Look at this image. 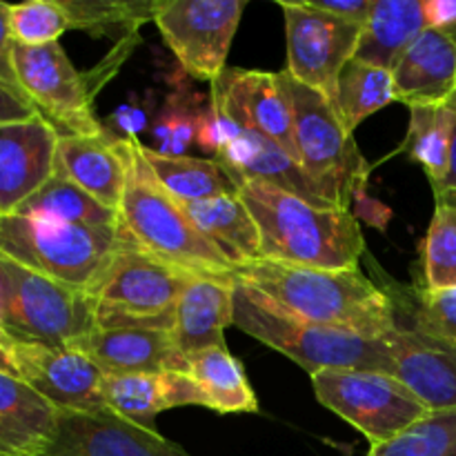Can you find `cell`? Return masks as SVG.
Listing matches in <instances>:
<instances>
[{
  "label": "cell",
  "mask_w": 456,
  "mask_h": 456,
  "mask_svg": "<svg viewBox=\"0 0 456 456\" xmlns=\"http://www.w3.org/2000/svg\"><path fill=\"white\" fill-rule=\"evenodd\" d=\"M232 276L312 323L363 337H387L399 330L390 294L361 270H321L256 258L236 267Z\"/></svg>",
  "instance_id": "obj_1"
},
{
  "label": "cell",
  "mask_w": 456,
  "mask_h": 456,
  "mask_svg": "<svg viewBox=\"0 0 456 456\" xmlns=\"http://www.w3.org/2000/svg\"><path fill=\"white\" fill-rule=\"evenodd\" d=\"M261 234V258L321 270H359L365 239L354 212L316 208L261 181H234Z\"/></svg>",
  "instance_id": "obj_2"
},
{
  "label": "cell",
  "mask_w": 456,
  "mask_h": 456,
  "mask_svg": "<svg viewBox=\"0 0 456 456\" xmlns=\"http://www.w3.org/2000/svg\"><path fill=\"white\" fill-rule=\"evenodd\" d=\"M234 279V276H232ZM234 325L263 346L281 352L312 374L325 370L390 372L396 332L363 337L289 314L274 301L234 279Z\"/></svg>",
  "instance_id": "obj_3"
},
{
  "label": "cell",
  "mask_w": 456,
  "mask_h": 456,
  "mask_svg": "<svg viewBox=\"0 0 456 456\" xmlns=\"http://www.w3.org/2000/svg\"><path fill=\"white\" fill-rule=\"evenodd\" d=\"M118 227L145 252L194 276H232L236 265L223 256L191 223L183 205L156 181L134 142L127 185L118 208Z\"/></svg>",
  "instance_id": "obj_4"
},
{
  "label": "cell",
  "mask_w": 456,
  "mask_h": 456,
  "mask_svg": "<svg viewBox=\"0 0 456 456\" xmlns=\"http://www.w3.org/2000/svg\"><path fill=\"white\" fill-rule=\"evenodd\" d=\"M196 276L138 248L118 227V248L92 292L96 330H167Z\"/></svg>",
  "instance_id": "obj_5"
},
{
  "label": "cell",
  "mask_w": 456,
  "mask_h": 456,
  "mask_svg": "<svg viewBox=\"0 0 456 456\" xmlns=\"http://www.w3.org/2000/svg\"><path fill=\"white\" fill-rule=\"evenodd\" d=\"M118 248V227H83L43 218L0 216V254L92 297Z\"/></svg>",
  "instance_id": "obj_6"
},
{
  "label": "cell",
  "mask_w": 456,
  "mask_h": 456,
  "mask_svg": "<svg viewBox=\"0 0 456 456\" xmlns=\"http://www.w3.org/2000/svg\"><path fill=\"white\" fill-rule=\"evenodd\" d=\"M285 74L294 111V145L298 165L330 205L350 209L365 191L370 165L346 129L337 110L316 89Z\"/></svg>",
  "instance_id": "obj_7"
},
{
  "label": "cell",
  "mask_w": 456,
  "mask_h": 456,
  "mask_svg": "<svg viewBox=\"0 0 456 456\" xmlns=\"http://www.w3.org/2000/svg\"><path fill=\"white\" fill-rule=\"evenodd\" d=\"M0 330L16 343L65 347L94 323V298L0 254Z\"/></svg>",
  "instance_id": "obj_8"
},
{
  "label": "cell",
  "mask_w": 456,
  "mask_h": 456,
  "mask_svg": "<svg viewBox=\"0 0 456 456\" xmlns=\"http://www.w3.org/2000/svg\"><path fill=\"white\" fill-rule=\"evenodd\" d=\"M316 399L350 423L372 448L408 430L428 410L403 383L368 370H325L312 374Z\"/></svg>",
  "instance_id": "obj_9"
},
{
  "label": "cell",
  "mask_w": 456,
  "mask_h": 456,
  "mask_svg": "<svg viewBox=\"0 0 456 456\" xmlns=\"http://www.w3.org/2000/svg\"><path fill=\"white\" fill-rule=\"evenodd\" d=\"M13 67L25 98L58 136H94L105 129L94 116V96L85 74L76 71L61 45L25 47L13 43Z\"/></svg>",
  "instance_id": "obj_10"
},
{
  "label": "cell",
  "mask_w": 456,
  "mask_h": 456,
  "mask_svg": "<svg viewBox=\"0 0 456 456\" xmlns=\"http://www.w3.org/2000/svg\"><path fill=\"white\" fill-rule=\"evenodd\" d=\"M243 9L245 0H159L154 25L187 76L214 83L225 71Z\"/></svg>",
  "instance_id": "obj_11"
},
{
  "label": "cell",
  "mask_w": 456,
  "mask_h": 456,
  "mask_svg": "<svg viewBox=\"0 0 456 456\" xmlns=\"http://www.w3.org/2000/svg\"><path fill=\"white\" fill-rule=\"evenodd\" d=\"M288 31V74L323 94L334 107L337 83L354 58L363 27L316 12L307 4L279 0Z\"/></svg>",
  "instance_id": "obj_12"
},
{
  "label": "cell",
  "mask_w": 456,
  "mask_h": 456,
  "mask_svg": "<svg viewBox=\"0 0 456 456\" xmlns=\"http://www.w3.org/2000/svg\"><path fill=\"white\" fill-rule=\"evenodd\" d=\"M209 98L234 123L267 136L298 163L292 98L283 71L225 67V71L212 83Z\"/></svg>",
  "instance_id": "obj_13"
},
{
  "label": "cell",
  "mask_w": 456,
  "mask_h": 456,
  "mask_svg": "<svg viewBox=\"0 0 456 456\" xmlns=\"http://www.w3.org/2000/svg\"><path fill=\"white\" fill-rule=\"evenodd\" d=\"M13 363L18 379L58 412H96L107 408L101 395L102 372L74 347L13 343Z\"/></svg>",
  "instance_id": "obj_14"
},
{
  "label": "cell",
  "mask_w": 456,
  "mask_h": 456,
  "mask_svg": "<svg viewBox=\"0 0 456 456\" xmlns=\"http://www.w3.org/2000/svg\"><path fill=\"white\" fill-rule=\"evenodd\" d=\"M40 456H191L156 430L111 412H58L56 428Z\"/></svg>",
  "instance_id": "obj_15"
},
{
  "label": "cell",
  "mask_w": 456,
  "mask_h": 456,
  "mask_svg": "<svg viewBox=\"0 0 456 456\" xmlns=\"http://www.w3.org/2000/svg\"><path fill=\"white\" fill-rule=\"evenodd\" d=\"M58 138L38 114L0 123V216L16 214L56 174Z\"/></svg>",
  "instance_id": "obj_16"
},
{
  "label": "cell",
  "mask_w": 456,
  "mask_h": 456,
  "mask_svg": "<svg viewBox=\"0 0 456 456\" xmlns=\"http://www.w3.org/2000/svg\"><path fill=\"white\" fill-rule=\"evenodd\" d=\"M134 142L136 141L116 136L107 127L94 136L58 138L56 174L69 178L105 208L118 212Z\"/></svg>",
  "instance_id": "obj_17"
},
{
  "label": "cell",
  "mask_w": 456,
  "mask_h": 456,
  "mask_svg": "<svg viewBox=\"0 0 456 456\" xmlns=\"http://www.w3.org/2000/svg\"><path fill=\"white\" fill-rule=\"evenodd\" d=\"M69 347L102 374L190 372V361L167 330H92Z\"/></svg>",
  "instance_id": "obj_18"
},
{
  "label": "cell",
  "mask_w": 456,
  "mask_h": 456,
  "mask_svg": "<svg viewBox=\"0 0 456 456\" xmlns=\"http://www.w3.org/2000/svg\"><path fill=\"white\" fill-rule=\"evenodd\" d=\"M101 395L111 412L150 430H154L156 417L165 410L181 405L208 408V399L191 372L102 374Z\"/></svg>",
  "instance_id": "obj_19"
},
{
  "label": "cell",
  "mask_w": 456,
  "mask_h": 456,
  "mask_svg": "<svg viewBox=\"0 0 456 456\" xmlns=\"http://www.w3.org/2000/svg\"><path fill=\"white\" fill-rule=\"evenodd\" d=\"M390 377L403 383L428 412L456 410V347L396 330Z\"/></svg>",
  "instance_id": "obj_20"
},
{
  "label": "cell",
  "mask_w": 456,
  "mask_h": 456,
  "mask_svg": "<svg viewBox=\"0 0 456 456\" xmlns=\"http://www.w3.org/2000/svg\"><path fill=\"white\" fill-rule=\"evenodd\" d=\"M396 98L408 107L448 105L456 92V40L428 27L392 69Z\"/></svg>",
  "instance_id": "obj_21"
},
{
  "label": "cell",
  "mask_w": 456,
  "mask_h": 456,
  "mask_svg": "<svg viewBox=\"0 0 456 456\" xmlns=\"http://www.w3.org/2000/svg\"><path fill=\"white\" fill-rule=\"evenodd\" d=\"M234 325V279L232 276H196L174 314L172 337L185 356L225 346V328Z\"/></svg>",
  "instance_id": "obj_22"
},
{
  "label": "cell",
  "mask_w": 456,
  "mask_h": 456,
  "mask_svg": "<svg viewBox=\"0 0 456 456\" xmlns=\"http://www.w3.org/2000/svg\"><path fill=\"white\" fill-rule=\"evenodd\" d=\"M216 160L234 181H261L316 208H334L316 191L301 165L283 147L252 129H240L239 136L216 156Z\"/></svg>",
  "instance_id": "obj_23"
},
{
  "label": "cell",
  "mask_w": 456,
  "mask_h": 456,
  "mask_svg": "<svg viewBox=\"0 0 456 456\" xmlns=\"http://www.w3.org/2000/svg\"><path fill=\"white\" fill-rule=\"evenodd\" d=\"M58 410L22 379L0 372V456H40L56 428Z\"/></svg>",
  "instance_id": "obj_24"
},
{
  "label": "cell",
  "mask_w": 456,
  "mask_h": 456,
  "mask_svg": "<svg viewBox=\"0 0 456 456\" xmlns=\"http://www.w3.org/2000/svg\"><path fill=\"white\" fill-rule=\"evenodd\" d=\"M428 29L421 0H374L354 61L392 71L405 49Z\"/></svg>",
  "instance_id": "obj_25"
},
{
  "label": "cell",
  "mask_w": 456,
  "mask_h": 456,
  "mask_svg": "<svg viewBox=\"0 0 456 456\" xmlns=\"http://www.w3.org/2000/svg\"><path fill=\"white\" fill-rule=\"evenodd\" d=\"M181 205L200 234L236 267L261 258V234L239 194Z\"/></svg>",
  "instance_id": "obj_26"
},
{
  "label": "cell",
  "mask_w": 456,
  "mask_h": 456,
  "mask_svg": "<svg viewBox=\"0 0 456 456\" xmlns=\"http://www.w3.org/2000/svg\"><path fill=\"white\" fill-rule=\"evenodd\" d=\"M141 156L165 191L178 203L239 194L234 178L218 160L194 156H163L141 145Z\"/></svg>",
  "instance_id": "obj_27"
},
{
  "label": "cell",
  "mask_w": 456,
  "mask_h": 456,
  "mask_svg": "<svg viewBox=\"0 0 456 456\" xmlns=\"http://www.w3.org/2000/svg\"><path fill=\"white\" fill-rule=\"evenodd\" d=\"M190 372L208 399V408L218 414H249L258 412V401L248 381L243 365L230 354L225 346L187 356Z\"/></svg>",
  "instance_id": "obj_28"
},
{
  "label": "cell",
  "mask_w": 456,
  "mask_h": 456,
  "mask_svg": "<svg viewBox=\"0 0 456 456\" xmlns=\"http://www.w3.org/2000/svg\"><path fill=\"white\" fill-rule=\"evenodd\" d=\"M18 216L43 218L83 227H118V212L98 203L69 178L53 174L31 199L16 209Z\"/></svg>",
  "instance_id": "obj_29"
},
{
  "label": "cell",
  "mask_w": 456,
  "mask_h": 456,
  "mask_svg": "<svg viewBox=\"0 0 456 456\" xmlns=\"http://www.w3.org/2000/svg\"><path fill=\"white\" fill-rule=\"evenodd\" d=\"M395 101H399V98H396L392 71L365 65V62L352 58L338 76L334 110L350 134H354V129L368 116L377 114Z\"/></svg>",
  "instance_id": "obj_30"
},
{
  "label": "cell",
  "mask_w": 456,
  "mask_h": 456,
  "mask_svg": "<svg viewBox=\"0 0 456 456\" xmlns=\"http://www.w3.org/2000/svg\"><path fill=\"white\" fill-rule=\"evenodd\" d=\"M395 303L401 330L456 347V288L386 289Z\"/></svg>",
  "instance_id": "obj_31"
},
{
  "label": "cell",
  "mask_w": 456,
  "mask_h": 456,
  "mask_svg": "<svg viewBox=\"0 0 456 456\" xmlns=\"http://www.w3.org/2000/svg\"><path fill=\"white\" fill-rule=\"evenodd\" d=\"M69 18V29L123 40L138 36L141 25L154 20L159 0H58Z\"/></svg>",
  "instance_id": "obj_32"
},
{
  "label": "cell",
  "mask_w": 456,
  "mask_h": 456,
  "mask_svg": "<svg viewBox=\"0 0 456 456\" xmlns=\"http://www.w3.org/2000/svg\"><path fill=\"white\" fill-rule=\"evenodd\" d=\"M456 114L448 105L410 107V127L405 150L430 178L432 190H439L448 172L450 141Z\"/></svg>",
  "instance_id": "obj_33"
},
{
  "label": "cell",
  "mask_w": 456,
  "mask_h": 456,
  "mask_svg": "<svg viewBox=\"0 0 456 456\" xmlns=\"http://www.w3.org/2000/svg\"><path fill=\"white\" fill-rule=\"evenodd\" d=\"M421 288H456V208L441 199H436L435 216L423 240Z\"/></svg>",
  "instance_id": "obj_34"
},
{
  "label": "cell",
  "mask_w": 456,
  "mask_h": 456,
  "mask_svg": "<svg viewBox=\"0 0 456 456\" xmlns=\"http://www.w3.org/2000/svg\"><path fill=\"white\" fill-rule=\"evenodd\" d=\"M370 456H456V410L430 412Z\"/></svg>",
  "instance_id": "obj_35"
},
{
  "label": "cell",
  "mask_w": 456,
  "mask_h": 456,
  "mask_svg": "<svg viewBox=\"0 0 456 456\" xmlns=\"http://www.w3.org/2000/svg\"><path fill=\"white\" fill-rule=\"evenodd\" d=\"M203 107L199 94H191L187 87L174 89L160 114L156 116L154 141L159 142L156 151L163 156H185L190 142L196 141V127Z\"/></svg>",
  "instance_id": "obj_36"
},
{
  "label": "cell",
  "mask_w": 456,
  "mask_h": 456,
  "mask_svg": "<svg viewBox=\"0 0 456 456\" xmlns=\"http://www.w3.org/2000/svg\"><path fill=\"white\" fill-rule=\"evenodd\" d=\"M9 27L13 43L43 47L58 43V38L69 29V18L58 0H29L9 4Z\"/></svg>",
  "instance_id": "obj_37"
},
{
  "label": "cell",
  "mask_w": 456,
  "mask_h": 456,
  "mask_svg": "<svg viewBox=\"0 0 456 456\" xmlns=\"http://www.w3.org/2000/svg\"><path fill=\"white\" fill-rule=\"evenodd\" d=\"M240 125L234 123L216 102L209 98L199 116V127H196V142L209 154H221L232 141L240 134Z\"/></svg>",
  "instance_id": "obj_38"
},
{
  "label": "cell",
  "mask_w": 456,
  "mask_h": 456,
  "mask_svg": "<svg viewBox=\"0 0 456 456\" xmlns=\"http://www.w3.org/2000/svg\"><path fill=\"white\" fill-rule=\"evenodd\" d=\"M0 85L7 87L9 92L16 94V96L25 98V94H22L20 89V83H18L16 67H13V36H12V27H9L7 3H0Z\"/></svg>",
  "instance_id": "obj_39"
},
{
  "label": "cell",
  "mask_w": 456,
  "mask_h": 456,
  "mask_svg": "<svg viewBox=\"0 0 456 456\" xmlns=\"http://www.w3.org/2000/svg\"><path fill=\"white\" fill-rule=\"evenodd\" d=\"M372 3L374 0H307V4L314 7L316 12L330 13V16L354 22V25L361 27L368 20Z\"/></svg>",
  "instance_id": "obj_40"
},
{
  "label": "cell",
  "mask_w": 456,
  "mask_h": 456,
  "mask_svg": "<svg viewBox=\"0 0 456 456\" xmlns=\"http://www.w3.org/2000/svg\"><path fill=\"white\" fill-rule=\"evenodd\" d=\"M423 16L430 29H439L456 40V0H426Z\"/></svg>",
  "instance_id": "obj_41"
},
{
  "label": "cell",
  "mask_w": 456,
  "mask_h": 456,
  "mask_svg": "<svg viewBox=\"0 0 456 456\" xmlns=\"http://www.w3.org/2000/svg\"><path fill=\"white\" fill-rule=\"evenodd\" d=\"M31 116H36L34 107L25 98L16 96L0 85V123H16V120H27Z\"/></svg>",
  "instance_id": "obj_42"
},
{
  "label": "cell",
  "mask_w": 456,
  "mask_h": 456,
  "mask_svg": "<svg viewBox=\"0 0 456 456\" xmlns=\"http://www.w3.org/2000/svg\"><path fill=\"white\" fill-rule=\"evenodd\" d=\"M114 123H116V127L125 134V138H129V141H136L138 134L147 127V116H145V111L138 110V107L120 105L114 114Z\"/></svg>",
  "instance_id": "obj_43"
},
{
  "label": "cell",
  "mask_w": 456,
  "mask_h": 456,
  "mask_svg": "<svg viewBox=\"0 0 456 456\" xmlns=\"http://www.w3.org/2000/svg\"><path fill=\"white\" fill-rule=\"evenodd\" d=\"M445 194H456V118H454V129H452V141H450L448 172H445V178L444 183H441L439 190L435 191V196H445Z\"/></svg>",
  "instance_id": "obj_44"
},
{
  "label": "cell",
  "mask_w": 456,
  "mask_h": 456,
  "mask_svg": "<svg viewBox=\"0 0 456 456\" xmlns=\"http://www.w3.org/2000/svg\"><path fill=\"white\" fill-rule=\"evenodd\" d=\"M13 338H9L7 334L0 330V372H7L12 377H18L16 363H13Z\"/></svg>",
  "instance_id": "obj_45"
},
{
  "label": "cell",
  "mask_w": 456,
  "mask_h": 456,
  "mask_svg": "<svg viewBox=\"0 0 456 456\" xmlns=\"http://www.w3.org/2000/svg\"><path fill=\"white\" fill-rule=\"evenodd\" d=\"M436 199H441V200H445V203H450V205H454V208H456V194H445V196H436Z\"/></svg>",
  "instance_id": "obj_46"
},
{
  "label": "cell",
  "mask_w": 456,
  "mask_h": 456,
  "mask_svg": "<svg viewBox=\"0 0 456 456\" xmlns=\"http://www.w3.org/2000/svg\"><path fill=\"white\" fill-rule=\"evenodd\" d=\"M448 107H450V110H452V111H456V92H454V96H452V98H450Z\"/></svg>",
  "instance_id": "obj_47"
},
{
  "label": "cell",
  "mask_w": 456,
  "mask_h": 456,
  "mask_svg": "<svg viewBox=\"0 0 456 456\" xmlns=\"http://www.w3.org/2000/svg\"><path fill=\"white\" fill-rule=\"evenodd\" d=\"M365 456H370V452H368V454H365Z\"/></svg>",
  "instance_id": "obj_48"
}]
</instances>
